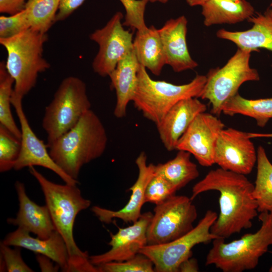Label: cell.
<instances>
[{"mask_svg":"<svg viewBox=\"0 0 272 272\" xmlns=\"http://www.w3.org/2000/svg\"><path fill=\"white\" fill-rule=\"evenodd\" d=\"M253 189L245 175L219 168L210 170L193 186L190 198L208 191L219 192L220 212L211 232L225 239L252 226L258 213Z\"/></svg>","mask_w":272,"mask_h":272,"instance_id":"1","label":"cell"},{"mask_svg":"<svg viewBox=\"0 0 272 272\" xmlns=\"http://www.w3.org/2000/svg\"><path fill=\"white\" fill-rule=\"evenodd\" d=\"M29 169L41 187L56 230L66 245L69 255L67 272H99L98 267L90 261L88 252L79 248L73 235L77 215L90 206L91 201L83 197L77 185L54 183L34 167Z\"/></svg>","mask_w":272,"mask_h":272,"instance_id":"2","label":"cell"},{"mask_svg":"<svg viewBox=\"0 0 272 272\" xmlns=\"http://www.w3.org/2000/svg\"><path fill=\"white\" fill-rule=\"evenodd\" d=\"M108 142L105 127L91 109L72 129L48 147L55 163L69 176L77 180L86 164L101 157Z\"/></svg>","mask_w":272,"mask_h":272,"instance_id":"3","label":"cell"},{"mask_svg":"<svg viewBox=\"0 0 272 272\" xmlns=\"http://www.w3.org/2000/svg\"><path fill=\"white\" fill-rule=\"evenodd\" d=\"M47 33L29 28L8 38H0L8 54L6 67L14 80L12 96L23 98L35 87L38 75L50 67L43 57Z\"/></svg>","mask_w":272,"mask_h":272,"instance_id":"4","label":"cell"},{"mask_svg":"<svg viewBox=\"0 0 272 272\" xmlns=\"http://www.w3.org/2000/svg\"><path fill=\"white\" fill-rule=\"evenodd\" d=\"M260 228L229 242L217 238L206 259V266L214 265L223 272H242L254 269L260 258L272 245V215L260 213Z\"/></svg>","mask_w":272,"mask_h":272,"instance_id":"5","label":"cell"},{"mask_svg":"<svg viewBox=\"0 0 272 272\" xmlns=\"http://www.w3.org/2000/svg\"><path fill=\"white\" fill-rule=\"evenodd\" d=\"M138 82L132 100L134 107L147 119L156 124L179 101L189 98H199L207 81V76L197 75L189 83L175 85L156 81L140 64Z\"/></svg>","mask_w":272,"mask_h":272,"instance_id":"6","label":"cell"},{"mask_svg":"<svg viewBox=\"0 0 272 272\" xmlns=\"http://www.w3.org/2000/svg\"><path fill=\"white\" fill-rule=\"evenodd\" d=\"M91 107L85 82L75 76L63 79L45 107L42 118L47 146L74 127Z\"/></svg>","mask_w":272,"mask_h":272,"instance_id":"7","label":"cell"},{"mask_svg":"<svg viewBox=\"0 0 272 272\" xmlns=\"http://www.w3.org/2000/svg\"><path fill=\"white\" fill-rule=\"evenodd\" d=\"M251 52L238 48L225 65L212 69L208 73L199 98L209 101L212 114L220 116L224 103L238 93L244 83L259 80L257 71L250 66Z\"/></svg>","mask_w":272,"mask_h":272,"instance_id":"8","label":"cell"},{"mask_svg":"<svg viewBox=\"0 0 272 272\" xmlns=\"http://www.w3.org/2000/svg\"><path fill=\"white\" fill-rule=\"evenodd\" d=\"M218 217L214 211L208 210L196 226L182 236L171 242L158 245H147L139 253L153 262L156 272H178L181 263L192 256L196 245L207 243L217 238L211 228Z\"/></svg>","mask_w":272,"mask_h":272,"instance_id":"9","label":"cell"},{"mask_svg":"<svg viewBox=\"0 0 272 272\" xmlns=\"http://www.w3.org/2000/svg\"><path fill=\"white\" fill-rule=\"evenodd\" d=\"M192 201L190 197L175 194L156 205L147 230V245L171 242L192 230L197 217Z\"/></svg>","mask_w":272,"mask_h":272,"instance_id":"10","label":"cell"},{"mask_svg":"<svg viewBox=\"0 0 272 272\" xmlns=\"http://www.w3.org/2000/svg\"><path fill=\"white\" fill-rule=\"evenodd\" d=\"M121 12L115 13L102 28L90 35V39L99 46L92 67L101 77L109 76L119 61L133 49V34L123 27Z\"/></svg>","mask_w":272,"mask_h":272,"instance_id":"11","label":"cell"},{"mask_svg":"<svg viewBox=\"0 0 272 272\" xmlns=\"http://www.w3.org/2000/svg\"><path fill=\"white\" fill-rule=\"evenodd\" d=\"M224 127L217 116L206 112L200 113L180 138L176 150L190 153L202 166H211L215 164L218 138Z\"/></svg>","mask_w":272,"mask_h":272,"instance_id":"12","label":"cell"},{"mask_svg":"<svg viewBox=\"0 0 272 272\" xmlns=\"http://www.w3.org/2000/svg\"><path fill=\"white\" fill-rule=\"evenodd\" d=\"M249 134L233 128L223 129L216 143L214 162L224 170L250 174L257 161V151Z\"/></svg>","mask_w":272,"mask_h":272,"instance_id":"13","label":"cell"},{"mask_svg":"<svg viewBox=\"0 0 272 272\" xmlns=\"http://www.w3.org/2000/svg\"><path fill=\"white\" fill-rule=\"evenodd\" d=\"M23 99L12 96V105L14 107L20 124L21 147L14 169L20 170L25 167L41 166L56 174L65 183L77 185L79 181L67 175L53 160L47 147L31 127L24 113Z\"/></svg>","mask_w":272,"mask_h":272,"instance_id":"14","label":"cell"},{"mask_svg":"<svg viewBox=\"0 0 272 272\" xmlns=\"http://www.w3.org/2000/svg\"><path fill=\"white\" fill-rule=\"evenodd\" d=\"M153 214L150 212L142 214L131 226L118 228L116 233H110L108 243L110 249L90 256L91 263L98 266L112 261H123L135 256L147 245V230Z\"/></svg>","mask_w":272,"mask_h":272,"instance_id":"15","label":"cell"},{"mask_svg":"<svg viewBox=\"0 0 272 272\" xmlns=\"http://www.w3.org/2000/svg\"><path fill=\"white\" fill-rule=\"evenodd\" d=\"M147 157L144 152H141L135 160L139 173L136 181L128 190L131 194L127 203L121 209L111 210L94 206L91 211L99 220L109 224L114 219H119L126 223H134L141 217V210L145 202V193L150 181L155 175V165L147 164Z\"/></svg>","mask_w":272,"mask_h":272,"instance_id":"16","label":"cell"},{"mask_svg":"<svg viewBox=\"0 0 272 272\" xmlns=\"http://www.w3.org/2000/svg\"><path fill=\"white\" fill-rule=\"evenodd\" d=\"M206 110V105L197 98L184 99L174 105L156 124L166 149L176 150L179 140L195 117Z\"/></svg>","mask_w":272,"mask_h":272,"instance_id":"17","label":"cell"},{"mask_svg":"<svg viewBox=\"0 0 272 272\" xmlns=\"http://www.w3.org/2000/svg\"><path fill=\"white\" fill-rule=\"evenodd\" d=\"M187 20L184 16L167 21L158 29L165 55V63L175 72L196 67L197 63L191 57L186 43Z\"/></svg>","mask_w":272,"mask_h":272,"instance_id":"18","label":"cell"},{"mask_svg":"<svg viewBox=\"0 0 272 272\" xmlns=\"http://www.w3.org/2000/svg\"><path fill=\"white\" fill-rule=\"evenodd\" d=\"M15 187L19 211L15 218L7 219L8 223L35 234L39 238L49 237L56 229L46 205L40 206L32 201L27 195L23 183L17 181Z\"/></svg>","mask_w":272,"mask_h":272,"instance_id":"19","label":"cell"},{"mask_svg":"<svg viewBox=\"0 0 272 272\" xmlns=\"http://www.w3.org/2000/svg\"><path fill=\"white\" fill-rule=\"evenodd\" d=\"M29 232L20 228L7 234L3 241L5 244L22 247L46 256L60 267L61 271H66L69 255L65 242L56 230L46 239L33 237Z\"/></svg>","mask_w":272,"mask_h":272,"instance_id":"20","label":"cell"},{"mask_svg":"<svg viewBox=\"0 0 272 272\" xmlns=\"http://www.w3.org/2000/svg\"><path fill=\"white\" fill-rule=\"evenodd\" d=\"M140 65L133 48L119 61L109 76L111 86L116 95L113 113L117 118L126 116L127 105L132 101L138 85Z\"/></svg>","mask_w":272,"mask_h":272,"instance_id":"21","label":"cell"},{"mask_svg":"<svg viewBox=\"0 0 272 272\" xmlns=\"http://www.w3.org/2000/svg\"><path fill=\"white\" fill-rule=\"evenodd\" d=\"M253 23L250 29L243 31L218 30L217 36L235 43L238 48L251 52L259 48L272 51V10L253 15L247 20Z\"/></svg>","mask_w":272,"mask_h":272,"instance_id":"22","label":"cell"},{"mask_svg":"<svg viewBox=\"0 0 272 272\" xmlns=\"http://www.w3.org/2000/svg\"><path fill=\"white\" fill-rule=\"evenodd\" d=\"M201 7L206 26L237 23L248 20L254 14L253 7L246 0H210Z\"/></svg>","mask_w":272,"mask_h":272,"instance_id":"23","label":"cell"},{"mask_svg":"<svg viewBox=\"0 0 272 272\" xmlns=\"http://www.w3.org/2000/svg\"><path fill=\"white\" fill-rule=\"evenodd\" d=\"M133 48L140 64L159 76L165 63V55L158 29L152 25L137 31Z\"/></svg>","mask_w":272,"mask_h":272,"instance_id":"24","label":"cell"},{"mask_svg":"<svg viewBox=\"0 0 272 272\" xmlns=\"http://www.w3.org/2000/svg\"><path fill=\"white\" fill-rule=\"evenodd\" d=\"M191 154L179 150L175 157L155 165V174L160 176L177 191L199 176L197 165L190 160Z\"/></svg>","mask_w":272,"mask_h":272,"instance_id":"25","label":"cell"},{"mask_svg":"<svg viewBox=\"0 0 272 272\" xmlns=\"http://www.w3.org/2000/svg\"><path fill=\"white\" fill-rule=\"evenodd\" d=\"M222 112L231 116L241 114L250 117L258 126L263 127L272 118V98L247 99L237 93L224 103Z\"/></svg>","mask_w":272,"mask_h":272,"instance_id":"26","label":"cell"},{"mask_svg":"<svg viewBox=\"0 0 272 272\" xmlns=\"http://www.w3.org/2000/svg\"><path fill=\"white\" fill-rule=\"evenodd\" d=\"M256 163L253 194L257 210L258 213L266 212L272 215V164L261 146L257 150Z\"/></svg>","mask_w":272,"mask_h":272,"instance_id":"27","label":"cell"},{"mask_svg":"<svg viewBox=\"0 0 272 272\" xmlns=\"http://www.w3.org/2000/svg\"><path fill=\"white\" fill-rule=\"evenodd\" d=\"M59 0H29L25 9L31 29L43 33L56 21Z\"/></svg>","mask_w":272,"mask_h":272,"instance_id":"28","label":"cell"},{"mask_svg":"<svg viewBox=\"0 0 272 272\" xmlns=\"http://www.w3.org/2000/svg\"><path fill=\"white\" fill-rule=\"evenodd\" d=\"M14 80L6 67L5 62H0V124L21 140V131L13 118L11 105Z\"/></svg>","mask_w":272,"mask_h":272,"instance_id":"29","label":"cell"},{"mask_svg":"<svg viewBox=\"0 0 272 272\" xmlns=\"http://www.w3.org/2000/svg\"><path fill=\"white\" fill-rule=\"evenodd\" d=\"M21 140L0 124V172L14 169L20 154Z\"/></svg>","mask_w":272,"mask_h":272,"instance_id":"30","label":"cell"},{"mask_svg":"<svg viewBox=\"0 0 272 272\" xmlns=\"http://www.w3.org/2000/svg\"><path fill=\"white\" fill-rule=\"evenodd\" d=\"M100 272H153L154 265L145 255L139 253L123 261H112L97 266Z\"/></svg>","mask_w":272,"mask_h":272,"instance_id":"31","label":"cell"},{"mask_svg":"<svg viewBox=\"0 0 272 272\" xmlns=\"http://www.w3.org/2000/svg\"><path fill=\"white\" fill-rule=\"evenodd\" d=\"M125 10L123 26L137 31H142L148 27L145 21V12L149 0H119Z\"/></svg>","mask_w":272,"mask_h":272,"instance_id":"32","label":"cell"},{"mask_svg":"<svg viewBox=\"0 0 272 272\" xmlns=\"http://www.w3.org/2000/svg\"><path fill=\"white\" fill-rule=\"evenodd\" d=\"M177 190L162 177L155 175L148 183L145 193V202L156 205L175 194Z\"/></svg>","mask_w":272,"mask_h":272,"instance_id":"33","label":"cell"},{"mask_svg":"<svg viewBox=\"0 0 272 272\" xmlns=\"http://www.w3.org/2000/svg\"><path fill=\"white\" fill-rule=\"evenodd\" d=\"M19 248L13 249L10 246L1 242V271H34L23 259Z\"/></svg>","mask_w":272,"mask_h":272,"instance_id":"34","label":"cell"},{"mask_svg":"<svg viewBox=\"0 0 272 272\" xmlns=\"http://www.w3.org/2000/svg\"><path fill=\"white\" fill-rule=\"evenodd\" d=\"M30 28L25 9L9 16H0V38L15 36Z\"/></svg>","mask_w":272,"mask_h":272,"instance_id":"35","label":"cell"},{"mask_svg":"<svg viewBox=\"0 0 272 272\" xmlns=\"http://www.w3.org/2000/svg\"><path fill=\"white\" fill-rule=\"evenodd\" d=\"M86 0H59V7L55 21H61L67 19L81 7Z\"/></svg>","mask_w":272,"mask_h":272,"instance_id":"36","label":"cell"},{"mask_svg":"<svg viewBox=\"0 0 272 272\" xmlns=\"http://www.w3.org/2000/svg\"><path fill=\"white\" fill-rule=\"evenodd\" d=\"M29 0H0V13L10 15L23 10Z\"/></svg>","mask_w":272,"mask_h":272,"instance_id":"37","label":"cell"},{"mask_svg":"<svg viewBox=\"0 0 272 272\" xmlns=\"http://www.w3.org/2000/svg\"><path fill=\"white\" fill-rule=\"evenodd\" d=\"M36 259L41 271H57L60 268L57 264L54 266V261L46 256L37 254Z\"/></svg>","mask_w":272,"mask_h":272,"instance_id":"38","label":"cell"},{"mask_svg":"<svg viewBox=\"0 0 272 272\" xmlns=\"http://www.w3.org/2000/svg\"><path fill=\"white\" fill-rule=\"evenodd\" d=\"M199 269L197 260L192 256L183 261L180 265L178 271L196 272Z\"/></svg>","mask_w":272,"mask_h":272,"instance_id":"39","label":"cell"},{"mask_svg":"<svg viewBox=\"0 0 272 272\" xmlns=\"http://www.w3.org/2000/svg\"><path fill=\"white\" fill-rule=\"evenodd\" d=\"M210 0H186L187 4L190 7L202 6ZM238 1L239 0H233Z\"/></svg>","mask_w":272,"mask_h":272,"instance_id":"40","label":"cell"},{"mask_svg":"<svg viewBox=\"0 0 272 272\" xmlns=\"http://www.w3.org/2000/svg\"><path fill=\"white\" fill-rule=\"evenodd\" d=\"M169 0H149V2L151 3H154L158 2L161 3H166Z\"/></svg>","mask_w":272,"mask_h":272,"instance_id":"41","label":"cell"},{"mask_svg":"<svg viewBox=\"0 0 272 272\" xmlns=\"http://www.w3.org/2000/svg\"><path fill=\"white\" fill-rule=\"evenodd\" d=\"M269 271L272 272V265H271V266H270V268L269 269Z\"/></svg>","mask_w":272,"mask_h":272,"instance_id":"42","label":"cell"},{"mask_svg":"<svg viewBox=\"0 0 272 272\" xmlns=\"http://www.w3.org/2000/svg\"><path fill=\"white\" fill-rule=\"evenodd\" d=\"M270 7H272V2H271V4L270 5Z\"/></svg>","mask_w":272,"mask_h":272,"instance_id":"43","label":"cell"},{"mask_svg":"<svg viewBox=\"0 0 272 272\" xmlns=\"http://www.w3.org/2000/svg\"><path fill=\"white\" fill-rule=\"evenodd\" d=\"M271 10H272V9L271 8Z\"/></svg>","mask_w":272,"mask_h":272,"instance_id":"44","label":"cell"}]
</instances>
